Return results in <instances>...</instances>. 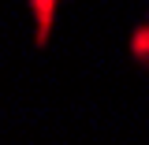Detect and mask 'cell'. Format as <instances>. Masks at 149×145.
I'll return each mask as SVG.
<instances>
[{
  "instance_id": "cell-1",
  "label": "cell",
  "mask_w": 149,
  "mask_h": 145,
  "mask_svg": "<svg viewBox=\"0 0 149 145\" xmlns=\"http://www.w3.org/2000/svg\"><path fill=\"white\" fill-rule=\"evenodd\" d=\"M30 15H34V45L45 49L52 41V30H56V11H60V0H26Z\"/></svg>"
},
{
  "instance_id": "cell-2",
  "label": "cell",
  "mask_w": 149,
  "mask_h": 145,
  "mask_svg": "<svg viewBox=\"0 0 149 145\" xmlns=\"http://www.w3.org/2000/svg\"><path fill=\"white\" fill-rule=\"evenodd\" d=\"M127 52L138 67H149V19H142L134 30H130V41H127Z\"/></svg>"
}]
</instances>
